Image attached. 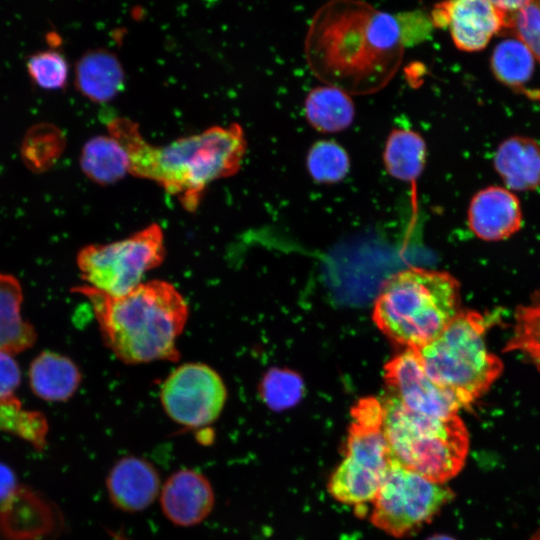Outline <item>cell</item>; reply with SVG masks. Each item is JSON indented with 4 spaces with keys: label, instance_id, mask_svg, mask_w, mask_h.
I'll use <instances>...</instances> for the list:
<instances>
[{
    "label": "cell",
    "instance_id": "13",
    "mask_svg": "<svg viewBox=\"0 0 540 540\" xmlns=\"http://www.w3.org/2000/svg\"><path fill=\"white\" fill-rule=\"evenodd\" d=\"M159 502L169 522L178 527H192L211 514L215 493L210 480L202 472L182 468L162 483Z\"/></svg>",
    "mask_w": 540,
    "mask_h": 540
},
{
    "label": "cell",
    "instance_id": "10",
    "mask_svg": "<svg viewBox=\"0 0 540 540\" xmlns=\"http://www.w3.org/2000/svg\"><path fill=\"white\" fill-rule=\"evenodd\" d=\"M227 400L221 376L203 363H185L173 370L160 388V402L167 416L187 428L215 422Z\"/></svg>",
    "mask_w": 540,
    "mask_h": 540
},
{
    "label": "cell",
    "instance_id": "15",
    "mask_svg": "<svg viewBox=\"0 0 540 540\" xmlns=\"http://www.w3.org/2000/svg\"><path fill=\"white\" fill-rule=\"evenodd\" d=\"M472 232L486 241H499L516 233L522 223L518 198L509 190L489 186L477 192L468 208Z\"/></svg>",
    "mask_w": 540,
    "mask_h": 540
},
{
    "label": "cell",
    "instance_id": "16",
    "mask_svg": "<svg viewBox=\"0 0 540 540\" xmlns=\"http://www.w3.org/2000/svg\"><path fill=\"white\" fill-rule=\"evenodd\" d=\"M124 83L123 66L116 54L108 49H89L75 64V87L92 102H109L123 89Z\"/></svg>",
    "mask_w": 540,
    "mask_h": 540
},
{
    "label": "cell",
    "instance_id": "17",
    "mask_svg": "<svg viewBox=\"0 0 540 540\" xmlns=\"http://www.w3.org/2000/svg\"><path fill=\"white\" fill-rule=\"evenodd\" d=\"M80 382L77 365L59 353L43 351L30 364V387L43 400L66 401L76 392Z\"/></svg>",
    "mask_w": 540,
    "mask_h": 540
},
{
    "label": "cell",
    "instance_id": "4",
    "mask_svg": "<svg viewBox=\"0 0 540 540\" xmlns=\"http://www.w3.org/2000/svg\"><path fill=\"white\" fill-rule=\"evenodd\" d=\"M460 312V284L450 273L412 267L388 278L372 319L391 341L417 350L428 344Z\"/></svg>",
    "mask_w": 540,
    "mask_h": 540
},
{
    "label": "cell",
    "instance_id": "19",
    "mask_svg": "<svg viewBox=\"0 0 540 540\" xmlns=\"http://www.w3.org/2000/svg\"><path fill=\"white\" fill-rule=\"evenodd\" d=\"M22 287L17 278L0 273V350L16 355L36 341L34 327L21 315Z\"/></svg>",
    "mask_w": 540,
    "mask_h": 540
},
{
    "label": "cell",
    "instance_id": "32",
    "mask_svg": "<svg viewBox=\"0 0 540 540\" xmlns=\"http://www.w3.org/2000/svg\"><path fill=\"white\" fill-rule=\"evenodd\" d=\"M16 481L12 471L0 464V502L8 500L15 493Z\"/></svg>",
    "mask_w": 540,
    "mask_h": 540
},
{
    "label": "cell",
    "instance_id": "9",
    "mask_svg": "<svg viewBox=\"0 0 540 540\" xmlns=\"http://www.w3.org/2000/svg\"><path fill=\"white\" fill-rule=\"evenodd\" d=\"M453 491L395 461L372 500L370 521L386 534L402 538L417 532L452 499Z\"/></svg>",
    "mask_w": 540,
    "mask_h": 540
},
{
    "label": "cell",
    "instance_id": "1",
    "mask_svg": "<svg viewBox=\"0 0 540 540\" xmlns=\"http://www.w3.org/2000/svg\"><path fill=\"white\" fill-rule=\"evenodd\" d=\"M403 53L397 18L362 1L324 4L305 38V57L313 75L349 95L384 88L397 73Z\"/></svg>",
    "mask_w": 540,
    "mask_h": 540
},
{
    "label": "cell",
    "instance_id": "24",
    "mask_svg": "<svg viewBox=\"0 0 540 540\" xmlns=\"http://www.w3.org/2000/svg\"><path fill=\"white\" fill-rule=\"evenodd\" d=\"M491 67L496 78L510 86L527 82L534 70V55L519 38L499 42L491 57Z\"/></svg>",
    "mask_w": 540,
    "mask_h": 540
},
{
    "label": "cell",
    "instance_id": "11",
    "mask_svg": "<svg viewBox=\"0 0 540 540\" xmlns=\"http://www.w3.org/2000/svg\"><path fill=\"white\" fill-rule=\"evenodd\" d=\"M384 381L389 394L413 412L450 418L462 409L450 393L430 379L414 349L406 348L384 365Z\"/></svg>",
    "mask_w": 540,
    "mask_h": 540
},
{
    "label": "cell",
    "instance_id": "21",
    "mask_svg": "<svg viewBox=\"0 0 540 540\" xmlns=\"http://www.w3.org/2000/svg\"><path fill=\"white\" fill-rule=\"evenodd\" d=\"M305 117L319 132L347 129L354 120L355 107L349 94L329 85L312 89L304 102Z\"/></svg>",
    "mask_w": 540,
    "mask_h": 540
},
{
    "label": "cell",
    "instance_id": "23",
    "mask_svg": "<svg viewBox=\"0 0 540 540\" xmlns=\"http://www.w3.org/2000/svg\"><path fill=\"white\" fill-rule=\"evenodd\" d=\"M65 148L64 132L53 123L39 122L25 132L20 144V155L27 169L41 174L55 166Z\"/></svg>",
    "mask_w": 540,
    "mask_h": 540
},
{
    "label": "cell",
    "instance_id": "8",
    "mask_svg": "<svg viewBox=\"0 0 540 540\" xmlns=\"http://www.w3.org/2000/svg\"><path fill=\"white\" fill-rule=\"evenodd\" d=\"M164 258L163 231L153 223L124 239L82 248L77 266L85 285L109 296H121L143 283L145 274Z\"/></svg>",
    "mask_w": 540,
    "mask_h": 540
},
{
    "label": "cell",
    "instance_id": "30",
    "mask_svg": "<svg viewBox=\"0 0 540 540\" xmlns=\"http://www.w3.org/2000/svg\"><path fill=\"white\" fill-rule=\"evenodd\" d=\"M507 25L540 61V1H527L516 13L506 17Z\"/></svg>",
    "mask_w": 540,
    "mask_h": 540
},
{
    "label": "cell",
    "instance_id": "20",
    "mask_svg": "<svg viewBox=\"0 0 540 540\" xmlns=\"http://www.w3.org/2000/svg\"><path fill=\"white\" fill-rule=\"evenodd\" d=\"M84 175L99 185H111L129 173V158L112 136L96 135L83 145L79 158Z\"/></svg>",
    "mask_w": 540,
    "mask_h": 540
},
{
    "label": "cell",
    "instance_id": "29",
    "mask_svg": "<svg viewBox=\"0 0 540 540\" xmlns=\"http://www.w3.org/2000/svg\"><path fill=\"white\" fill-rule=\"evenodd\" d=\"M26 70L32 82L44 90H60L68 83V62L53 48L31 54L26 60Z\"/></svg>",
    "mask_w": 540,
    "mask_h": 540
},
{
    "label": "cell",
    "instance_id": "26",
    "mask_svg": "<svg viewBox=\"0 0 540 540\" xmlns=\"http://www.w3.org/2000/svg\"><path fill=\"white\" fill-rule=\"evenodd\" d=\"M0 431L11 433L41 449L46 442L48 425L43 414L24 409L15 397L0 400Z\"/></svg>",
    "mask_w": 540,
    "mask_h": 540
},
{
    "label": "cell",
    "instance_id": "31",
    "mask_svg": "<svg viewBox=\"0 0 540 540\" xmlns=\"http://www.w3.org/2000/svg\"><path fill=\"white\" fill-rule=\"evenodd\" d=\"M14 355L0 350V400L15 398L21 382V371Z\"/></svg>",
    "mask_w": 540,
    "mask_h": 540
},
{
    "label": "cell",
    "instance_id": "18",
    "mask_svg": "<svg viewBox=\"0 0 540 540\" xmlns=\"http://www.w3.org/2000/svg\"><path fill=\"white\" fill-rule=\"evenodd\" d=\"M494 165L513 190H530L540 185V146L532 139L511 137L498 147Z\"/></svg>",
    "mask_w": 540,
    "mask_h": 540
},
{
    "label": "cell",
    "instance_id": "25",
    "mask_svg": "<svg viewBox=\"0 0 540 540\" xmlns=\"http://www.w3.org/2000/svg\"><path fill=\"white\" fill-rule=\"evenodd\" d=\"M258 393L267 408L281 412L299 403L304 395V382L290 369L271 368L262 377Z\"/></svg>",
    "mask_w": 540,
    "mask_h": 540
},
{
    "label": "cell",
    "instance_id": "3",
    "mask_svg": "<svg viewBox=\"0 0 540 540\" xmlns=\"http://www.w3.org/2000/svg\"><path fill=\"white\" fill-rule=\"evenodd\" d=\"M74 291L90 302L104 343L120 361L142 364L179 358L177 341L189 309L171 283L143 282L121 296H109L87 285Z\"/></svg>",
    "mask_w": 540,
    "mask_h": 540
},
{
    "label": "cell",
    "instance_id": "22",
    "mask_svg": "<svg viewBox=\"0 0 540 540\" xmlns=\"http://www.w3.org/2000/svg\"><path fill=\"white\" fill-rule=\"evenodd\" d=\"M423 137L410 129H393L385 143L383 161L390 176L404 182L417 180L426 161Z\"/></svg>",
    "mask_w": 540,
    "mask_h": 540
},
{
    "label": "cell",
    "instance_id": "2",
    "mask_svg": "<svg viewBox=\"0 0 540 540\" xmlns=\"http://www.w3.org/2000/svg\"><path fill=\"white\" fill-rule=\"evenodd\" d=\"M106 125L127 152L129 173L159 184L191 212L211 182L239 171L247 149L237 123L215 125L163 146L149 143L138 124L127 117H111Z\"/></svg>",
    "mask_w": 540,
    "mask_h": 540
},
{
    "label": "cell",
    "instance_id": "27",
    "mask_svg": "<svg viewBox=\"0 0 540 540\" xmlns=\"http://www.w3.org/2000/svg\"><path fill=\"white\" fill-rule=\"evenodd\" d=\"M307 170L318 183H337L350 170V158L346 150L332 140L315 142L306 157Z\"/></svg>",
    "mask_w": 540,
    "mask_h": 540
},
{
    "label": "cell",
    "instance_id": "12",
    "mask_svg": "<svg viewBox=\"0 0 540 540\" xmlns=\"http://www.w3.org/2000/svg\"><path fill=\"white\" fill-rule=\"evenodd\" d=\"M433 21L437 26H447L455 46L463 51H479L490 39L506 27V15L487 0H457L435 6Z\"/></svg>",
    "mask_w": 540,
    "mask_h": 540
},
{
    "label": "cell",
    "instance_id": "6",
    "mask_svg": "<svg viewBox=\"0 0 540 540\" xmlns=\"http://www.w3.org/2000/svg\"><path fill=\"white\" fill-rule=\"evenodd\" d=\"M486 319L460 311L442 333L417 349L425 372L462 408L484 395L503 371V363L485 343Z\"/></svg>",
    "mask_w": 540,
    "mask_h": 540
},
{
    "label": "cell",
    "instance_id": "5",
    "mask_svg": "<svg viewBox=\"0 0 540 540\" xmlns=\"http://www.w3.org/2000/svg\"><path fill=\"white\" fill-rule=\"evenodd\" d=\"M381 402L383 432L393 461L441 484L462 470L469 450V434L459 415H422L390 394Z\"/></svg>",
    "mask_w": 540,
    "mask_h": 540
},
{
    "label": "cell",
    "instance_id": "14",
    "mask_svg": "<svg viewBox=\"0 0 540 540\" xmlns=\"http://www.w3.org/2000/svg\"><path fill=\"white\" fill-rule=\"evenodd\" d=\"M162 483L156 467L147 459L126 455L119 458L106 478L111 503L125 513L146 510L159 497Z\"/></svg>",
    "mask_w": 540,
    "mask_h": 540
},
{
    "label": "cell",
    "instance_id": "33",
    "mask_svg": "<svg viewBox=\"0 0 540 540\" xmlns=\"http://www.w3.org/2000/svg\"><path fill=\"white\" fill-rule=\"evenodd\" d=\"M426 540H456V539L448 535L438 534V535H433Z\"/></svg>",
    "mask_w": 540,
    "mask_h": 540
},
{
    "label": "cell",
    "instance_id": "7",
    "mask_svg": "<svg viewBox=\"0 0 540 540\" xmlns=\"http://www.w3.org/2000/svg\"><path fill=\"white\" fill-rule=\"evenodd\" d=\"M351 419L345 455L330 476L328 492L341 503L361 506L376 496L392 458L380 399H359L351 409Z\"/></svg>",
    "mask_w": 540,
    "mask_h": 540
},
{
    "label": "cell",
    "instance_id": "28",
    "mask_svg": "<svg viewBox=\"0 0 540 540\" xmlns=\"http://www.w3.org/2000/svg\"><path fill=\"white\" fill-rule=\"evenodd\" d=\"M520 351L540 369V290L516 312L513 335L506 351Z\"/></svg>",
    "mask_w": 540,
    "mask_h": 540
}]
</instances>
